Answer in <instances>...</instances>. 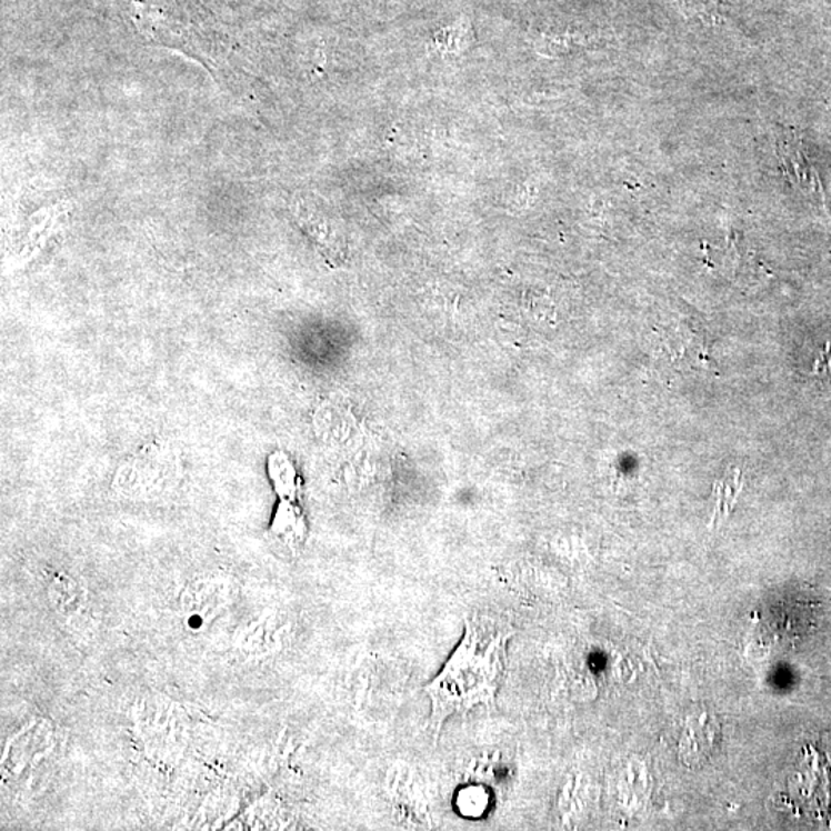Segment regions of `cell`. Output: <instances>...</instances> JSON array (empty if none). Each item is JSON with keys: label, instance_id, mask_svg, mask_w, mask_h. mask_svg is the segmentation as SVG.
Listing matches in <instances>:
<instances>
[{"label": "cell", "instance_id": "6", "mask_svg": "<svg viewBox=\"0 0 831 831\" xmlns=\"http://www.w3.org/2000/svg\"><path fill=\"white\" fill-rule=\"evenodd\" d=\"M779 156H781L782 162H784L787 170H789L791 181L798 183L802 193L818 194L824 198V191H822L821 181H819L821 178H819L817 170L810 166L809 159H807L804 151H802V146L798 139L787 136L784 141H781Z\"/></svg>", "mask_w": 831, "mask_h": 831}, {"label": "cell", "instance_id": "7", "mask_svg": "<svg viewBox=\"0 0 831 831\" xmlns=\"http://www.w3.org/2000/svg\"><path fill=\"white\" fill-rule=\"evenodd\" d=\"M278 627L271 618H261L249 625L239 627L234 633V647L250 658L269 654L278 645Z\"/></svg>", "mask_w": 831, "mask_h": 831}, {"label": "cell", "instance_id": "5", "mask_svg": "<svg viewBox=\"0 0 831 831\" xmlns=\"http://www.w3.org/2000/svg\"><path fill=\"white\" fill-rule=\"evenodd\" d=\"M48 599L54 607L56 613L67 619V622L83 621L88 617V590L78 579L66 573H56L48 581Z\"/></svg>", "mask_w": 831, "mask_h": 831}, {"label": "cell", "instance_id": "1", "mask_svg": "<svg viewBox=\"0 0 831 831\" xmlns=\"http://www.w3.org/2000/svg\"><path fill=\"white\" fill-rule=\"evenodd\" d=\"M510 638L511 631L477 619L465 622L457 650L425 687L431 702L430 725L437 734L447 719L493 704L505 670Z\"/></svg>", "mask_w": 831, "mask_h": 831}, {"label": "cell", "instance_id": "8", "mask_svg": "<svg viewBox=\"0 0 831 831\" xmlns=\"http://www.w3.org/2000/svg\"><path fill=\"white\" fill-rule=\"evenodd\" d=\"M273 531L283 541L293 545V543L302 541L303 523L293 510L290 509L289 514H283V511L279 510V513L276 514Z\"/></svg>", "mask_w": 831, "mask_h": 831}, {"label": "cell", "instance_id": "3", "mask_svg": "<svg viewBox=\"0 0 831 831\" xmlns=\"http://www.w3.org/2000/svg\"><path fill=\"white\" fill-rule=\"evenodd\" d=\"M54 749V725L38 718L8 739L2 753L3 781L16 782L33 773Z\"/></svg>", "mask_w": 831, "mask_h": 831}, {"label": "cell", "instance_id": "2", "mask_svg": "<svg viewBox=\"0 0 831 831\" xmlns=\"http://www.w3.org/2000/svg\"><path fill=\"white\" fill-rule=\"evenodd\" d=\"M138 729L148 753L159 761H176L187 744L183 711L167 698L154 697L143 702Z\"/></svg>", "mask_w": 831, "mask_h": 831}, {"label": "cell", "instance_id": "4", "mask_svg": "<svg viewBox=\"0 0 831 831\" xmlns=\"http://www.w3.org/2000/svg\"><path fill=\"white\" fill-rule=\"evenodd\" d=\"M231 593L226 578L203 577L187 583L179 597V610L188 629L201 630L213 621L229 605Z\"/></svg>", "mask_w": 831, "mask_h": 831}]
</instances>
